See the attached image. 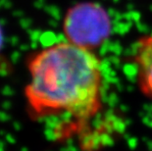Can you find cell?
<instances>
[{"mask_svg": "<svg viewBox=\"0 0 152 151\" xmlns=\"http://www.w3.org/2000/svg\"><path fill=\"white\" fill-rule=\"evenodd\" d=\"M24 95L35 119L67 117L87 125L102 108V63L94 51L59 41L28 56Z\"/></svg>", "mask_w": 152, "mask_h": 151, "instance_id": "obj_1", "label": "cell"}, {"mask_svg": "<svg viewBox=\"0 0 152 151\" xmlns=\"http://www.w3.org/2000/svg\"><path fill=\"white\" fill-rule=\"evenodd\" d=\"M63 33L66 40L95 51L111 33L109 15L98 4L80 3L67 11L63 20Z\"/></svg>", "mask_w": 152, "mask_h": 151, "instance_id": "obj_2", "label": "cell"}, {"mask_svg": "<svg viewBox=\"0 0 152 151\" xmlns=\"http://www.w3.org/2000/svg\"><path fill=\"white\" fill-rule=\"evenodd\" d=\"M132 61L138 88L142 94L152 99V34L137 39L134 47Z\"/></svg>", "mask_w": 152, "mask_h": 151, "instance_id": "obj_3", "label": "cell"}, {"mask_svg": "<svg viewBox=\"0 0 152 151\" xmlns=\"http://www.w3.org/2000/svg\"><path fill=\"white\" fill-rule=\"evenodd\" d=\"M3 43H4V37H3L2 28H0V56H1V51L3 48Z\"/></svg>", "mask_w": 152, "mask_h": 151, "instance_id": "obj_4", "label": "cell"}]
</instances>
